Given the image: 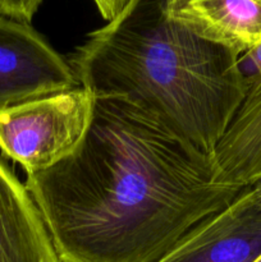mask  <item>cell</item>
<instances>
[{
    "label": "cell",
    "instance_id": "1",
    "mask_svg": "<svg viewBox=\"0 0 261 262\" xmlns=\"http://www.w3.org/2000/svg\"><path fill=\"white\" fill-rule=\"evenodd\" d=\"M25 184L61 262H156L243 191L215 182L212 156L112 97H95L76 150Z\"/></svg>",
    "mask_w": 261,
    "mask_h": 262
},
{
    "label": "cell",
    "instance_id": "2",
    "mask_svg": "<svg viewBox=\"0 0 261 262\" xmlns=\"http://www.w3.org/2000/svg\"><path fill=\"white\" fill-rule=\"evenodd\" d=\"M234 51L133 0L68 58L79 86L119 99L151 123L212 156L246 96Z\"/></svg>",
    "mask_w": 261,
    "mask_h": 262
},
{
    "label": "cell",
    "instance_id": "3",
    "mask_svg": "<svg viewBox=\"0 0 261 262\" xmlns=\"http://www.w3.org/2000/svg\"><path fill=\"white\" fill-rule=\"evenodd\" d=\"M94 106L92 92L79 86L0 109V151L26 174L51 168L83 140Z\"/></svg>",
    "mask_w": 261,
    "mask_h": 262
},
{
    "label": "cell",
    "instance_id": "4",
    "mask_svg": "<svg viewBox=\"0 0 261 262\" xmlns=\"http://www.w3.org/2000/svg\"><path fill=\"white\" fill-rule=\"evenodd\" d=\"M77 87L68 60L37 31L0 15V109Z\"/></svg>",
    "mask_w": 261,
    "mask_h": 262
},
{
    "label": "cell",
    "instance_id": "5",
    "mask_svg": "<svg viewBox=\"0 0 261 262\" xmlns=\"http://www.w3.org/2000/svg\"><path fill=\"white\" fill-rule=\"evenodd\" d=\"M261 256V181L188 230L156 262H255Z\"/></svg>",
    "mask_w": 261,
    "mask_h": 262
},
{
    "label": "cell",
    "instance_id": "6",
    "mask_svg": "<svg viewBox=\"0 0 261 262\" xmlns=\"http://www.w3.org/2000/svg\"><path fill=\"white\" fill-rule=\"evenodd\" d=\"M163 7L193 35L238 55L261 41V0H163Z\"/></svg>",
    "mask_w": 261,
    "mask_h": 262
},
{
    "label": "cell",
    "instance_id": "7",
    "mask_svg": "<svg viewBox=\"0 0 261 262\" xmlns=\"http://www.w3.org/2000/svg\"><path fill=\"white\" fill-rule=\"evenodd\" d=\"M0 262H61L26 184L2 159Z\"/></svg>",
    "mask_w": 261,
    "mask_h": 262
},
{
    "label": "cell",
    "instance_id": "8",
    "mask_svg": "<svg viewBox=\"0 0 261 262\" xmlns=\"http://www.w3.org/2000/svg\"><path fill=\"white\" fill-rule=\"evenodd\" d=\"M215 182L252 186L261 174V79L246 92L229 127L212 154Z\"/></svg>",
    "mask_w": 261,
    "mask_h": 262
},
{
    "label": "cell",
    "instance_id": "9",
    "mask_svg": "<svg viewBox=\"0 0 261 262\" xmlns=\"http://www.w3.org/2000/svg\"><path fill=\"white\" fill-rule=\"evenodd\" d=\"M238 68L241 76L246 84V89H250L253 83L261 79V41L255 46L241 54L238 58Z\"/></svg>",
    "mask_w": 261,
    "mask_h": 262
},
{
    "label": "cell",
    "instance_id": "10",
    "mask_svg": "<svg viewBox=\"0 0 261 262\" xmlns=\"http://www.w3.org/2000/svg\"><path fill=\"white\" fill-rule=\"evenodd\" d=\"M42 0H0V15L30 25Z\"/></svg>",
    "mask_w": 261,
    "mask_h": 262
},
{
    "label": "cell",
    "instance_id": "11",
    "mask_svg": "<svg viewBox=\"0 0 261 262\" xmlns=\"http://www.w3.org/2000/svg\"><path fill=\"white\" fill-rule=\"evenodd\" d=\"M96 5L97 10L101 17L106 22H112L115 18L119 17L125 8L133 2V0H92Z\"/></svg>",
    "mask_w": 261,
    "mask_h": 262
},
{
    "label": "cell",
    "instance_id": "12",
    "mask_svg": "<svg viewBox=\"0 0 261 262\" xmlns=\"http://www.w3.org/2000/svg\"><path fill=\"white\" fill-rule=\"evenodd\" d=\"M255 262H261V256H260V257H258V258H257V260H256Z\"/></svg>",
    "mask_w": 261,
    "mask_h": 262
},
{
    "label": "cell",
    "instance_id": "13",
    "mask_svg": "<svg viewBox=\"0 0 261 262\" xmlns=\"http://www.w3.org/2000/svg\"><path fill=\"white\" fill-rule=\"evenodd\" d=\"M260 181H261V174H260Z\"/></svg>",
    "mask_w": 261,
    "mask_h": 262
}]
</instances>
